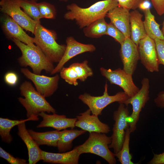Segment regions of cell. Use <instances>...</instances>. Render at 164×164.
<instances>
[{
  "label": "cell",
  "instance_id": "obj_1",
  "mask_svg": "<svg viewBox=\"0 0 164 164\" xmlns=\"http://www.w3.org/2000/svg\"><path fill=\"white\" fill-rule=\"evenodd\" d=\"M118 6L117 0L98 1L87 8L73 3L67 6L68 11L64 17L67 20H74L79 28L83 29L98 19L104 18L110 10Z\"/></svg>",
  "mask_w": 164,
  "mask_h": 164
},
{
  "label": "cell",
  "instance_id": "obj_2",
  "mask_svg": "<svg viewBox=\"0 0 164 164\" xmlns=\"http://www.w3.org/2000/svg\"><path fill=\"white\" fill-rule=\"evenodd\" d=\"M34 34L36 45L50 61L53 63H58L64 54L66 45L58 43L55 31L44 27L39 22L36 25Z\"/></svg>",
  "mask_w": 164,
  "mask_h": 164
},
{
  "label": "cell",
  "instance_id": "obj_3",
  "mask_svg": "<svg viewBox=\"0 0 164 164\" xmlns=\"http://www.w3.org/2000/svg\"><path fill=\"white\" fill-rule=\"evenodd\" d=\"M12 40L21 52L22 55L18 59L21 66L30 67L33 73L37 74H40L43 70L50 73L53 70L54 67L53 63L36 45L31 46L16 39Z\"/></svg>",
  "mask_w": 164,
  "mask_h": 164
},
{
  "label": "cell",
  "instance_id": "obj_4",
  "mask_svg": "<svg viewBox=\"0 0 164 164\" xmlns=\"http://www.w3.org/2000/svg\"><path fill=\"white\" fill-rule=\"evenodd\" d=\"M20 94L24 98L18 100L26 111L27 118L39 116L41 112L56 113V110L46 100L45 97L36 90L31 82L25 81L19 87Z\"/></svg>",
  "mask_w": 164,
  "mask_h": 164
},
{
  "label": "cell",
  "instance_id": "obj_5",
  "mask_svg": "<svg viewBox=\"0 0 164 164\" xmlns=\"http://www.w3.org/2000/svg\"><path fill=\"white\" fill-rule=\"evenodd\" d=\"M111 142V137L105 133L93 132L89 133L88 138L84 143L74 148L80 155L93 154L101 157L109 164H115V154L110 150L108 146Z\"/></svg>",
  "mask_w": 164,
  "mask_h": 164
},
{
  "label": "cell",
  "instance_id": "obj_6",
  "mask_svg": "<svg viewBox=\"0 0 164 164\" xmlns=\"http://www.w3.org/2000/svg\"><path fill=\"white\" fill-rule=\"evenodd\" d=\"M129 97L124 91L119 92L113 95H109L107 82L102 96H93L85 93L78 97L79 99L88 107L92 114L98 116L101 115L104 109L111 104L116 102L124 103Z\"/></svg>",
  "mask_w": 164,
  "mask_h": 164
},
{
  "label": "cell",
  "instance_id": "obj_7",
  "mask_svg": "<svg viewBox=\"0 0 164 164\" xmlns=\"http://www.w3.org/2000/svg\"><path fill=\"white\" fill-rule=\"evenodd\" d=\"M129 114L128 108L124 103H120L117 110L114 112L113 117L114 123L111 136V142L108 146L109 149H113L114 154L119 152L122 147L126 130L129 127L127 120Z\"/></svg>",
  "mask_w": 164,
  "mask_h": 164
},
{
  "label": "cell",
  "instance_id": "obj_8",
  "mask_svg": "<svg viewBox=\"0 0 164 164\" xmlns=\"http://www.w3.org/2000/svg\"><path fill=\"white\" fill-rule=\"evenodd\" d=\"M141 84V88L138 92L133 97H129L124 103L126 106L131 104L132 106V113L127 118L131 133L136 129V124L139 119L140 113L149 99V79L144 77Z\"/></svg>",
  "mask_w": 164,
  "mask_h": 164
},
{
  "label": "cell",
  "instance_id": "obj_9",
  "mask_svg": "<svg viewBox=\"0 0 164 164\" xmlns=\"http://www.w3.org/2000/svg\"><path fill=\"white\" fill-rule=\"evenodd\" d=\"M22 0H1L0 10L3 13L10 17L22 28L34 34L36 21L26 14L21 9Z\"/></svg>",
  "mask_w": 164,
  "mask_h": 164
},
{
  "label": "cell",
  "instance_id": "obj_10",
  "mask_svg": "<svg viewBox=\"0 0 164 164\" xmlns=\"http://www.w3.org/2000/svg\"><path fill=\"white\" fill-rule=\"evenodd\" d=\"M101 75L107 79L111 84L118 86L129 97L135 95L139 90L134 84L132 75L126 73L120 68L112 70L101 67Z\"/></svg>",
  "mask_w": 164,
  "mask_h": 164
},
{
  "label": "cell",
  "instance_id": "obj_11",
  "mask_svg": "<svg viewBox=\"0 0 164 164\" xmlns=\"http://www.w3.org/2000/svg\"><path fill=\"white\" fill-rule=\"evenodd\" d=\"M21 72L32 81L37 91L45 97L52 96L57 89L60 79L58 74L49 77L36 74L24 68L21 69Z\"/></svg>",
  "mask_w": 164,
  "mask_h": 164
},
{
  "label": "cell",
  "instance_id": "obj_12",
  "mask_svg": "<svg viewBox=\"0 0 164 164\" xmlns=\"http://www.w3.org/2000/svg\"><path fill=\"white\" fill-rule=\"evenodd\" d=\"M141 63L150 72L159 71V63L154 40L146 35L138 45Z\"/></svg>",
  "mask_w": 164,
  "mask_h": 164
},
{
  "label": "cell",
  "instance_id": "obj_13",
  "mask_svg": "<svg viewBox=\"0 0 164 164\" xmlns=\"http://www.w3.org/2000/svg\"><path fill=\"white\" fill-rule=\"evenodd\" d=\"M120 55L123 65V69L126 73L132 75L140 59L138 46L130 37L126 38L121 44Z\"/></svg>",
  "mask_w": 164,
  "mask_h": 164
},
{
  "label": "cell",
  "instance_id": "obj_14",
  "mask_svg": "<svg viewBox=\"0 0 164 164\" xmlns=\"http://www.w3.org/2000/svg\"><path fill=\"white\" fill-rule=\"evenodd\" d=\"M66 47L64 54L60 60L50 73L53 75L60 72L64 65L69 60L80 54L87 52H93L96 49L92 44H85L77 41L73 36L67 37Z\"/></svg>",
  "mask_w": 164,
  "mask_h": 164
},
{
  "label": "cell",
  "instance_id": "obj_15",
  "mask_svg": "<svg viewBox=\"0 0 164 164\" xmlns=\"http://www.w3.org/2000/svg\"><path fill=\"white\" fill-rule=\"evenodd\" d=\"M91 111L89 109L77 116L75 126L89 133H108L110 131L109 126L101 121L98 115H91Z\"/></svg>",
  "mask_w": 164,
  "mask_h": 164
},
{
  "label": "cell",
  "instance_id": "obj_16",
  "mask_svg": "<svg viewBox=\"0 0 164 164\" xmlns=\"http://www.w3.org/2000/svg\"><path fill=\"white\" fill-rule=\"evenodd\" d=\"M5 15L2 19V28L6 36L11 39H16L31 46H35L34 38L29 36L18 24L9 16Z\"/></svg>",
  "mask_w": 164,
  "mask_h": 164
},
{
  "label": "cell",
  "instance_id": "obj_17",
  "mask_svg": "<svg viewBox=\"0 0 164 164\" xmlns=\"http://www.w3.org/2000/svg\"><path fill=\"white\" fill-rule=\"evenodd\" d=\"M43 120L37 125V128L52 127L60 131L68 128H73L77 118H67L64 115H59L56 113L49 114L45 112L39 114Z\"/></svg>",
  "mask_w": 164,
  "mask_h": 164
},
{
  "label": "cell",
  "instance_id": "obj_18",
  "mask_svg": "<svg viewBox=\"0 0 164 164\" xmlns=\"http://www.w3.org/2000/svg\"><path fill=\"white\" fill-rule=\"evenodd\" d=\"M18 134L26 145L28 151V164H35L42 160V150L27 129L25 122L17 125Z\"/></svg>",
  "mask_w": 164,
  "mask_h": 164
},
{
  "label": "cell",
  "instance_id": "obj_19",
  "mask_svg": "<svg viewBox=\"0 0 164 164\" xmlns=\"http://www.w3.org/2000/svg\"><path fill=\"white\" fill-rule=\"evenodd\" d=\"M110 22L124 35L126 38H130L129 10L118 6L110 10L106 16Z\"/></svg>",
  "mask_w": 164,
  "mask_h": 164
},
{
  "label": "cell",
  "instance_id": "obj_20",
  "mask_svg": "<svg viewBox=\"0 0 164 164\" xmlns=\"http://www.w3.org/2000/svg\"><path fill=\"white\" fill-rule=\"evenodd\" d=\"M42 154L43 162L59 164H77L80 155L74 148L71 151L60 153L42 150Z\"/></svg>",
  "mask_w": 164,
  "mask_h": 164
},
{
  "label": "cell",
  "instance_id": "obj_21",
  "mask_svg": "<svg viewBox=\"0 0 164 164\" xmlns=\"http://www.w3.org/2000/svg\"><path fill=\"white\" fill-rule=\"evenodd\" d=\"M142 17V15L136 9L130 12V38L138 46L139 41L147 35Z\"/></svg>",
  "mask_w": 164,
  "mask_h": 164
},
{
  "label": "cell",
  "instance_id": "obj_22",
  "mask_svg": "<svg viewBox=\"0 0 164 164\" xmlns=\"http://www.w3.org/2000/svg\"><path fill=\"white\" fill-rule=\"evenodd\" d=\"M38 116L32 115L25 119L11 120L7 118H0V135L2 140L7 143L12 141V137L10 134L11 129L16 125L28 121H36L39 120Z\"/></svg>",
  "mask_w": 164,
  "mask_h": 164
},
{
  "label": "cell",
  "instance_id": "obj_23",
  "mask_svg": "<svg viewBox=\"0 0 164 164\" xmlns=\"http://www.w3.org/2000/svg\"><path fill=\"white\" fill-rule=\"evenodd\" d=\"M29 134L37 143L40 145L57 147L61 131L56 130L45 132H37L31 129L28 130Z\"/></svg>",
  "mask_w": 164,
  "mask_h": 164
},
{
  "label": "cell",
  "instance_id": "obj_24",
  "mask_svg": "<svg viewBox=\"0 0 164 164\" xmlns=\"http://www.w3.org/2000/svg\"><path fill=\"white\" fill-rule=\"evenodd\" d=\"M145 19L144 26L146 34L151 38L164 40V36L159 28L160 25L155 20L154 16L152 13L150 9L143 11Z\"/></svg>",
  "mask_w": 164,
  "mask_h": 164
},
{
  "label": "cell",
  "instance_id": "obj_25",
  "mask_svg": "<svg viewBox=\"0 0 164 164\" xmlns=\"http://www.w3.org/2000/svg\"><path fill=\"white\" fill-rule=\"evenodd\" d=\"M86 131L71 128L64 129L61 131V135L57 147L60 153L70 150L72 147V142L76 138L86 133Z\"/></svg>",
  "mask_w": 164,
  "mask_h": 164
},
{
  "label": "cell",
  "instance_id": "obj_26",
  "mask_svg": "<svg viewBox=\"0 0 164 164\" xmlns=\"http://www.w3.org/2000/svg\"><path fill=\"white\" fill-rule=\"evenodd\" d=\"M104 18L98 19L83 28L86 36L93 38H99L106 35L108 26Z\"/></svg>",
  "mask_w": 164,
  "mask_h": 164
},
{
  "label": "cell",
  "instance_id": "obj_27",
  "mask_svg": "<svg viewBox=\"0 0 164 164\" xmlns=\"http://www.w3.org/2000/svg\"><path fill=\"white\" fill-rule=\"evenodd\" d=\"M129 127L126 130L125 135L122 146L120 151L114 154L118 160L121 164H134L132 161V156L129 152V144L131 133Z\"/></svg>",
  "mask_w": 164,
  "mask_h": 164
},
{
  "label": "cell",
  "instance_id": "obj_28",
  "mask_svg": "<svg viewBox=\"0 0 164 164\" xmlns=\"http://www.w3.org/2000/svg\"><path fill=\"white\" fill-rule=\"evenodd\" d=\"M20 5L24 12L31 18L36 21H40L42 17L36 2L30 0H22Z\"/></svg>",
  "mask_w": 164,
  "mask_h": 164
},
{
  "label": "cell",
  "instance_id": "obj_29",
  "mask_svg": "<svg viewBox=\"0 0 164 164\" xmlns=\"http://www.w3.org/2000/svg\"><path fill=\"white\" fill-rule=\"evenodd\" d=\"M88 61L85 60L81 63H73L69 66L75 70L77 74L78 80L82 82L85 81L88 77L93 75L92 70L88 66Z\"/></svg>",
  "mask_w": 164,
  "mask_h": 164
},
{
  "label": "cell",
  "instance_id": "obj_30",
  "mask_svg": "<svg viewBox=\"0 0 164 164\" xmlns=\"http://www.w3.org/2000/svg\"><path fill=\"white\" fill-rule=\"evenodd\" d=\"M60 72L61 78L68 84L76 86L78 84V80L77 74L75 70L72 67H63Z\"/></svg>",
  "mask_w": 164,
  "mask_h": 164
},
{
  "label": "cell",
  "instance_id": "obj_31",
  "mask_svg": "<svg viewBox=\"0 0 164 164\" xmlns=\"http://www.w3.org/2000/svg\"><path fill=\"white\" fill-rule=\"evenodd\" d=\"M42 18L54 19L55 18L56 10L55 6L48 2H37Z\"/></svg>",
  "mask_w": 164,
  "mask_h": 164
},
{
  "label": "cell",
  "instance_id": "obj_32",
  "mask_svg": "<svg viewBox=\"0 0 164 164\" xmlns=\"http://www.w3.org/2000/svg\"><path fill=\"white\" fill-rule=\"evenodd\" d=\"M106 35L113 37L120 45L126 38L122 32L111 22L108 23Z\"/></svg>",
  "mask_w": 164,
  "mask_h": 164
},
{
  "label": "cell",
  "instance_id": "obj_33",
  "mask_svg": "<svg viewBox=\"0 0 164 164\" xmlns=\"http://www.w3.org/2000/svg\"><path fill=\"white\" fill-rule=\"evenodd\" d=\"M0 157L11 164H26L27 160L18 157L15 158L0 147Z\"/></svg>",
  "mask_w": 164,
  "mask_h": 164
},
{
  "label": "cell",
  "instance_id": "obj_34",
  "mask_svg": "<svg viewBox=\"0 0 164 164\" xmlns=\"http://www.w3.org/2000/svg\"><path fill=\"white\" fill-rule=\"evenodd\" d=\"M154 40L159 64L164 66V40L156 39Z\"/></svg>",
  "mask_w": 164,
  "mask_h": 164
},
{
  "label": "cell",
  "instance_id": "obj_35",
  "mask_svg": "<svg viewBox=\"0 0 164 164\" xmlns=\"http://www.w3.org/2000/svg\"><path fill=\"white\" fill-rule=\"evenodd\" d=\"M118 6L128 9L134 10L138 8L143 0H117Z\"/></svg>",
  "mask_w": 164,
  "mask_h": 164
},
{
  "label": "cell",
  "instance_id": "obj_36",
  "mask_svg": "<svg viewBox=\"0 0 164 164\" xmlns=\"http://www.w3.org/2000/svg\"><path fill=\"white\" fill-rule=\"evenodd\" d=\"M4 79L7 84L13 86L16 85L17 83L18 77L16 73L10 71L6 73L4 76Z\"/></svg>",
  "mask_w": 164,
  "mask_h": 164
},
{
  "label": "cell",
  "instance_id": "obj_37",
  "mask_svg": "<svg viewBox=\"0 0 164 164\" xmlns=\"http://www.w3.org/2000/svg\"><path fill=\"white\" fill-rule=\"evenodd\" d=\"M157 13L161 16L164 14V0H151Z\"/></svg>",
  "mask_w": 164,
  "mask_h": 164
},
{
  "label": "cell",
  "instance_id": "obj_38",
  "mask_svg": "<svg viewBox=\"0 0 164 164\" xmlns=\"http://www.w3.org/2000/svg\"><path fill=\"white\" fill-rule=\"evenodd\" d=\"M148 164H164V152L158 154L154 153L153 158Z\"/></svg>",
  "mask_w": 164,
  "mask_h": 164
},
{
  "label": "cell",
  "instance_id": "obj_39",
  "mask_svg": "<svg viewBox=\"0 0 164 164\" xmlns=\"http://www.w3.org/2000/svg\"><path fill=\"white\" fill-rule=\"evenodd\" d=\"M154 102L157 107L164 108V91H161L158 93Z\"/></svg>",
  "mask_w": 164,
  "mask_h": 164
},
{
  "label": "cell",
  "instance_id": "obj_40",
  "mask_svg": "<svg viewBox=\"0 0 164 164\" xmlns=\"http://www.w3.org/2000/svg\"><path fill=\"white\" fill-rule=\"evenodd\" d=\"M150 0H143L139 4L138 8L143 11L150 9L151 6Z\"/></svg>",
  "mask_w": 164,
  "mask_h": 164
},
{
  "label": "cell",
  "instance_id": "obj_41",
  "mask_svg": "<svg viewBox=\"0 0 164 164\" xmlns=\"http://www.w3.org/2000/svg\"><path fill=\"white\" fill-rule=\"evenodd\" d=\"M162 31L164 36V20L162 24Z\"/></svg>",
  "mask_w": 164,
  "mask_h": 164
},
{
  "label": "cell",
  "instance_id": "obj_42",
  "mask_svg": "<svg viewBox=\"0 0 164 164\" xmlns=\"http://www.w3.org/2000/svg\"><path fill=\"white\" fill-rule=\"evenodd\" d=\"M60 1L66 2H67L68 0H58Z\"/></svg>",
  "mask_w": 164,
  "mask_h": 164
},
{
  "label": "cell",
  "instance_id": "obj_43",
  "mask_svg": "<svg viewBox=\"0 0 164 164\" xmlns=\"http://www.w3.org/2000/svg\"><path fill=\"white\" fill-rule=\"evenodd\" d=\"M30 0L33 1H36H36H37V0Z\"/></svg>",
  "mask_w": 164,
  "mask_h": 164
}]
</instances>
